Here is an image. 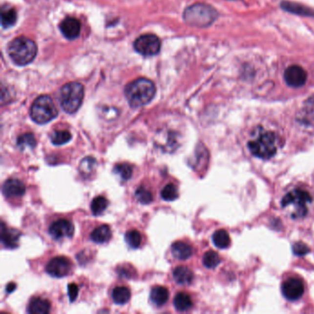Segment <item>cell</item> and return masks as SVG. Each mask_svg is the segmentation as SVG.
Wrapping results in <instances>:
<instances>
[{
    "label": "cell",
    "instance_id": "obj_1",
    "mask_svg": "<svg viewBox=\"0 0 314 314\" xmlns=\"http://www.w3.org/2000/svg\"><path fill=\"white\" fill-rule=\"evenodd\" d=\"M156 93L153 82L145 78L130 82L125 88V94L132 108H139L152 101Z\"/></svg>",
    "mask_w": 314,
    "mask_h": 314
},
{
    "label": "cell",
    "instance_id": "obj_2",
    "mask_svg": "<svg viewBox=\"0 0 314 314\" xmlns=\"http://www.w3.org/2000/svg\"><path fill=\"white\" fill-rule=\"evenodd\" d=\"M248 147L255 157L262 160H269L276 154V136L273 132L262 128L248 142Z\"/></svg>",
    "mask_w": 314,
    "mask_h": 314
},
{
    "label": "cell",
    "instance_id": "obj_3",
    "mask_svg": "<svg viewBox=\"0 0 314 314\" xmlns=\"http://www.w3.org/2000/svg\"><path fill=\"white\" fill-rule=\"evenodd\" d=\"M8 53L12 61L18 65H26L32 62L37 55V46L33 41L26 37H19L10 42Z\"/></svg>",
    "mask_w": 314,
    "mask_h": 314
},
{
    "label": "cell",
    "instance_id": "obj_4",
    "mask_svg": "<svg viewBox=\"0 0 314 314\" xmlns=\"http://www.w3.org/2000/svg\"><path fill=\"white\" fill-rule=\"evenodd\" d=\"M217 18V10L204 3H197L190 6L184 12V20L187 24L200 28L212 24Z\"/></svg>",
    "mask_w": 314,
    "mask_h": 314
},
{
    "label": "cell",
    "instance_id": "obj_5",
    "mask_svg": "<svg viewBox=\"0 0 314 314\" xmlns=\"http://www.w3.org/2000/svg\"><path fill=\"white\" fill-rule=\"evenodd\" d=\"M84 87L79 82H69L60 89V105L65 113H76L83 102Z\"/></svg>",
    "mask_w": 314,
    "mask_h": 314
},
{
    "label": "cell",
    "instance_id": "obj_6",
    "mask_svg": "<svg viewBox=\"0 0 314 314\" xmlns=\"http://www.w3.org/2000/svg\"><path fill=\"white\" fill-rule=\"evenodd\" d=\"M30 114L33 121L43 125L55 119L58 114V111L50 97L42 95L33 102Z\"/></svg>",
    "mask_w": 314,
    "mask_h": 314
},
{
    "label": "cell",
    "instance_id": "obj_7",
    "mask_svg": "<svg viewBox=\"0 0 314 314\" xmlns=\"http://www.w3.org/2000/svg\"><path fill=\"white\" fill-rule=\"evenodd\" d=\"M312 201L313 197L310 193L302 189H294L283 197L281 204L283 208L294 207V212L291 215L292 218H302L308 214L307 205Z\"/></svg>",
    "mask_w": 314,
    "mask_h": 314
},
{
    "label": "cell",
    "instance_id": "obj_8",
    "mask_svg": "<svg viewBox=\"0 0 314 314\" xmlns=\"http://www.w3.org/2000/svg\"><path fill=\"white\" fill-rule=\"evenodd\" d=\"M134 48L144 57H152L159 54L161 41L154 34H144L135 41Z\"/></svg>",
    "mask_w": 314,
    "mask_h": 314
},
{
    "label": "cell",
    "instance_id": "obj_9",
    "mask_svg": "<svg viewBox=\"0 0 314 314\" xmlns=\"http://www.w3.org/2000/svg\"><path fill=\"white\" fill-rule=\"evenodd\" d=\"M286 83L293 88L302 87L307 81V73L300 65L293 64L289 66L284 73Z\"/></svg>",
    "mask_w": 314,
    "mask_h": 314
},
{
    "label": "cell",
    "instance_id": "obj_10",
    "mask_svg": "<svg viewBox=\"0 0 314 314\" xmlns=\"http://www.w3.org/2000/svg\"><path fill=\"white\" fill-rule=\"evenodd\" d=\"M70 269V261L67 258L63 256L53 258L49 261L47 266L45 267L47 274L54 277H63L64 275L68 274Z\"/></svg>",
    "mask_w": 314,
    "mask_h": 314
},
{
    "label": "cell",
    "instance_id": "obj_11",
    "mask_svg": "<svg viewBox=\"0 0 314 314\" xmlns=\"http://www.w3.org/2000/svg\"><path fill=\"white\" fill-rule=\"evenodd\" d=\"M49 233L57 241L64 238H71L74 234V226L66 219H58L50 226Z\"/></svg>",
    "mask_w": 314,
    "mask_h": 314
},
{
    "label": "cell",
    "instance_id": "obj_12",
    "mask_svg": "<svg viewBox=\"0 0 314 314\" xmlns=\"http://www.w3.org/2000/svg\"><path fill=\"white\" fill-rule=\"evenodd\" d=\"M282 292L285 298L290 300H297L301 298L304 293V284L298 278L291 277L283 283Z\"/></svg>",
    "mask_w": 314,
    "mask_h": 314
},
{
    "label": "cell",
    "instance_id": "obj_13",
    "mask_svg": "<svg viewBox=\"0 0 314 314\" xmlns=\"http://www.w3.org/2000/svg\"><path fill=\"white\" fill-rule=\"evenodd\" d=\"M81 25L80 21L73 17H67L60 23V31L66 39L73 40L80 36Z\"/></svg>",
    "mask_w": 314,
    "mask_h": 314
},
{
    "label": "cell",
    "instance_id": "obj_14",
    "mask_svg": "<svg viewBox=\"0 0 314 314\" xmlns=\"http://www.w3.org/2000/svg\"><path fill=\"white\" fill-rule=\"evenodd\" d=\"M3 193L6 197H21L25 193L24 184L18 179H8L3 185Z\"/></svg>",
    "mask_w": 314,
    "mask_h": 314
},
{
    "label": "cell",
    "instance_id": "obj_15",
    "mask_svg": "<svg viewBox=\"0 0 314 314\" xmlns=\"http://www.w3.org/2000/svg\"><path fill=\"white\" fill-rule=\"evenodd\" d=\"M21 234L14 229H8L2 222L1 226V242L9 249L17 248Z\"/></svg>",
    "mask_w": 314,
    "mask_h": 314
},
{
    "label": "cell",
    "instance_id": "obj_16",
    "mask_svg": "<svg viewBox=\"0 0 314 314\" xmlns=\"http://www.w3.org/2000/svg\"><path fill=\"white\" fill-rule=\"evenodd\" d=\"M165 138H159L158 141H156V145L160 147L161 149L164 151H169L172 152L176 150L179 147V141H178L177 135L175 133L169 132L166 136H164Z\"/></svg>",
    "mask_w": 314,
    "mask_h": 314
},
{
    "label": "cell",
    "instance_id": "obj_17",
    "mask_svg": "<svg viewBox=\"0 0 314 314\" xmlns=\"http://www.w3.org/2000/svg\"><path fill=\"white\" fill-rule=\"evenodd\" d=\"M51 304L47 299L32 298L28 306V313L31 314H47L50 312Z\"/></svg>",
    "mask_w": 314,
    "mask_h": 314
},
{
    "label": "cell",
    "instance_id": "obj_18",
    "mask_svg": "<svg viewBox=\"0 0 314 314\" xmlns=\"http://www.w3.org/2000/svg\"><path fill=\"white\" fill-rule=\"evenodd\" d=\"M174 280L183 286L190 285L193 279V272L186 266H178L173 271Z\"/></svg>",
    "mask_w": 314,
    "mask_h": 314
},
{
    "label": "cell",
    "instance_id": "obj_19",
    "mask_svg": "<svg viewBox=\"0 0 314 314\" xmlns=\"http://www.w3.org/2000/svg\"><path fill=\"white\" fill-rule=\"evenodd\" d=\"M171 252L173 256L179 260H186L191 257L193 253V249L186 242H174L171 246Z\"/></svg>",
    "mask_w": 314,
    "mask_h": 314
},
{
    "label": "cell",
    "instance_id": "obj_20",
    "mask_svg": "<svg viewBox=\"0 0 314 314\" xmlns=\"http://www.w3.org/2000/svg\"><path fill=\"white\" fill-rule=\"evenodd\" d=\"M150 299L156 306H162L169 299V291L164 287L157 286L151 290Z\"/></svg>",
    "mask_w": 314,
    "mask_h": 314
},
{
    "label": "cell",
    "instance_id": "obj_21",
    "mask_svg": "<svg viewBox=\"0 0 314 314\" xmlns=\"http://www.w3.org/2000/svg\"><path fill=\"white\" fill-rule=\"evenodd\" d=\"M112 238V231L109 226L102 225L96 228L90 235V239L96 243H105Z\"/></svg>",
    "mask_w": 314,
    "mask_h": 314
},
{
    "label": "cell",
    "instance_id": "obj_22",
    "mask_svg": "<svg viewBox=\"0 0 314 314\" xmlns=\"http://www.w3.org/2000/svg\"><path fill=\"white\" fill-rule=\"evenodd\" d=\"M173 304L176 310L180 312H186L193 306V301L191 297L185 292H180L173 299Z\"/></svg>",
    "mask_w": 314,
    "mask_h": 314
},
{
    "label": "cell",
    "instance_id": "obj_23",
    "mask_svg": "<svg viewBox=\"0 0 314 314\" xmlns=\"http://www.w3.org/2000/svg\"><path fill=\"white\" fill-rule=\"evenodd\" d=\"M17 12L13 8H5L1 9V22L3 28L7 29L16 23Z\"/></svg>",
    "mask_w": 314,
    "mask_h": 314
},
{
    "label": "cell",
    "instance_id": "obj_24",
    "mask_svg": "<svg viewBox=\"0 0 314 314\" xmlns=\"http://www.w3.org/2000/svg\"><path fill=\"white\" fill-rule=\"evenodd\" d=\"M212 240H213L215 246H217L219 249H226V248L230 247V235L224 230H217L215 233L213 234Z\"/></svg>",
    "mask_w": 314,
    "mask_h": 314
},
{
    "label": "cell",
    "instance_id": "obj_25",
    "mask_svg": "<svg viewBox=\"0 0 314 314\" xmlns=\"http://www.w3.org/2000/svg\"><path fill=\"white\" fill-rule=\"evenodd\" d=\"M131 297L130 290L126 287H117L112 292V298L116 304H126Z\"/></svg>",
    "mask_w": 314,
    "mask_h": 314
},
{
    "label": "cell",
    "instance_id": "obj_26",
    "mask_svg": "<svg viewBox=\"0 0 314 314\" xmlns=\"http://www.w3.org/2000/svg\"><path fill=\"white\" fill-rule=\"evenodd\" d=\"M109 206V201L105 198V196H97L95 197L90 205V209L92 214L95 216H99L105 212Z\"/></svg>",
    "mask_w": 314,
    "mask_h": 314
},
{
    "label": "cell",
    "instance_id": "obj_27",
    "mask_svg": "<svg viewBox=\"0 0 314 314\" xmlns=\"http://www.w3.org/2000/svg\"><path fill=\"white\" fill-rule=\"evenodd\" d=\"M17 146L21 150L26 148H33L36 146V139L32 133H26L20 136L17 140Z\"/></svg>",
    "mask_w": 314,
    "mask_h": 314
},
{
    "label": "cell",
    "instance_id": "obj_28",
    "mask_svg": "<svg viewBox=\"0 0 314 314\" xmlns=\"http://www.w3.org/2000/svg\"><path fill=\"white\" fill-rule=\"evenodd\" d=\"M72 138V135L67 130L56 131L51 137V141L54 145L61 146L68 143Z\"/></svg>",
    "mask_w": 314,
    "mask_h": 314
},
{
    "label": "cell",
    "instance_id": "obj_29",
    "mask_svg": "<svg viewBox=\"0 0 314 314\" xmlns=\"http://www.w3.org/2000/svg\"><path fill=\"white\" fill-rule=\"evenodd\" d=\"M113 172L119 176L122 181H127L132 177L133 168L128 163H119L115 165Z\"/></svg>",
    "mask_w": 314,
    "mask_h": 314
},
{
    "label": "cell",
    "instance_id": "obj_30",
    "mask_svg": "<svg viewBox=\"0 0 314 314\" xmlns=\"http://www.w3.org/2000/svg\"><path fill=\"white\" fill-rule=\"evenodd\" d=\"M125 239H126V242H127L129 246L131 248H133V249L138 248L140 246L141 242H142V236H141L140 232L137 231L136 230L127 231L126 234Z\"/></svg>",
    "mask_w": 314,
    "mask_h": 314
},
{
    "label": "cell",
    "instance_id": "obj_31",
    "mask_svg": "<svg viewBox=\"0 0 314 314\" xmlns=\"http://www.w3.org/2000/svg\"><path fill=\"white\" fill-rule=\"evenodd\" d=\"M203 263L204 266L209 269L216 268L220 263V258L218 256V253L214 251H209L205 253L203 257Z\"/></svg>",
    "mask_w": 314,
    "mask_h": 314
},
{
    "label": "cell",
    "instance_id": "obj_32",
    "mask_svg": "<svg viewBox=\"0 0 314 314\" xmlns=\"http://www.w3.org/2000/svg\"><path fill=\"white\" fill-rule=\"evenodd\" d=\"M161 195V198L165 201H173L177 199L179 195L177 187L172 184H169L162 189Z\"/></svg>",
    "mask_w": 314,
    "mask_h": 314
},
{
    "label": "cell",
    "instance_id": "obj_33",
    "mask_svg": "<svg viewBox=\"0 0 314 314\" xmlns=\"http://www.w3.org/2000/svg\"><path fill=\"white\" fill-rule=\"evenodd\" d=\"M302 112L304 121H314V95L310 97L304 103Z\"/></svg>",
    "mask_w": 314,
    "mask_h": 314
},
{
    "label": "cell",
    "instance_id": "obj_34",
    "mask_svg": "<svg viewBox=\"0 0 314 314\" xmlns=\"http://www.w3.org/2000/svg\"><path fill=\"white\" fill-rule=\"evenodd\" d=\"M96 167V161L92 157H87L83 159L80 165V170L82 175H89Z\"/></svg>",
    "mask_w": 314,
    "mask_h": 314
},
{
    "label": "cell",
    "instance_id": "obj_35",
    "mask_svg": "<svg viewBox=\"0 0 314 314\" xmlns=\"http://www.w3.org/2000/svg\"><path fill=\"white\" fill-rule=\"evenodd\" d=\"M136 197L138 202L144 205H147L153 200L152 193H150V191H148L147 189H146L145 187H139L137 189L136 192Z\"/></svg>",
    "mask_w": 314,
    "mask_h": 314
},
{
    "label": "cell",
    "instance_id": "obj_36",
    "mask_svg": "<svg viewBox=\"0 0 314 314\" xmlns=\"http://www.w3.org/2000/svg\"><path fill=\"white\" fill-rule=\"evenodd\" d=\"M293 252L298 256H303L310 252V249L306 244L302 242H297L293 245Z\"/></svg>",
    "mask_w": 314,
    "mask_h": 314
},
{
    "label": "cell",
    "instance_id": "obj_37",
    "mask_svg": "<svg viewBox=\"0 0 314 314\" xmlns=\"http://www.w3.org/2000/svg\"><path fill=\"white\" fill-rule=\"evenodd\" d=\"M68 296H69V299L70 301L73 302L76 300V298L79 295V287L75 284V283H70L68 285Z\"/></svg>",
    "mask_w": 314,
    "mask_h": 314
},
{
    "label": "cell",
    "instance_id": "obj_38",
    "mask_svg": "<svg viewBox=\"0 0 314 314\" xmlns=\"http://www.w3.org/2000/svg\"><path fill=\"white\" fill-rule=\"evenodd\" d=\"M15 289H16V284H14V283H10V284H8L6 290H7V292H8V293H11V292H12L13 290H15Z\"/></svg>",
    "mask_w": 314,
    "mask_h": 314
}]
</instances>
